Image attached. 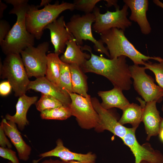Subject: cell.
<instances>
[{
	"instance_id": "cell-39",
	"label": "cell",
	"mask_w": 163,
	"mask_h": 163,
	"mask_svg": "<svg viewBox=\"0 0 163 163\" xmlns=\"http://www.w3.org/2000/svg\"><path fill=\"white\" fill-rule=\"evenodd\" d=\"M158 135L160 139L163 142V129L159 130Z\"/></svg>"
},
{
	"instance_id": "cell-12",
	"label": "cell",
	"mask_w": 163,
	"mask_h": 163,
	"mask_svg": "<svg viewBox=\"0 0 163 163\" xmlns=\"http://www.w3.org/2000/svg\"><path fill=\"white\" fill-rule=\"evenodd\" d=\"M91 101L100 119L99 125L95 129L99 132L107 130L122 139L131 128L126 127L121 124L109 110H106L101 107L96 97H91Z\"/></svg>"
},
{
	"instance_id": "cell-18",
	"label": "cell",
	"mask_w": 163,
	"mask_h": 163,
	"mask_svg": "<svg viewBox=\"0 0 163 163\" xmlns=\"http://www.w3.org/2000/svg\"><path fill=\"white\" fill-rule=\"evenodd\" d=\"M155 101L146 102L143 111L142 121L144 125L147 134L146 140L149 141L152 136L158 134L161 117L157 108Z\"/></svg>"
},
{
	"instance_id": "cell-44",
	"label": "cell",
	"mask_w": 163,
	"mask_h": 163,
	"mask_svg": "<svg viewBox=\"0 0 163 163\" xmlns=\"http://www.w3.org/2000/svg\"><path fill=\"white\" fill-rule=\"evenodd\" d=\"M7 163H12L11 161H9L8 162H7Z\"/></svg>"
},
{
	"instance_id": "cell-40",
	"label": "cell",
	"mask_w": 163,
	"mask_h": 163,
	"mask_svg": "<svg viewBox=\"0 0 163 163\" xmlns=\"http://www.w3.org/2000/svg\"><path fill=\"white\" fill-rule=\"evenodd\" d=\"M62 161L63 163H83L80 161L75 160L69 161Z\"/></svg>"
},
{
	"instance_id": "cell-20",
	"label": "cell",
	"mask_w": 163,
	"mask_h": 163,
	"mask_svg": "<svg viewBox=\"0 0 163 163\" xmlns=\"http://www.w3.org/2000/svg\"><path fill=\"white\" fill-rule=\"evenodd\" d=\"M120 88L114 87L110 90L98 91L97 94L102 100L100 103L101 107L107 110L114 107L123 110L130 103Z\"/></svg>"
},
{
	"instance_id": "cell-26",
	"label": "cell",
	"mask_w": 163,
	"mask_h": 163,
	"mask_svg": "<svg viewBox=\"0 0 163 163\" xmlns=\"http://www.w3.org/2000/svg\"><path fill=\"white\" fill-rule=\"evenodd\" d=\"M59 82L60 89L63 92L69 95L72 93L69 64L62 61L60 66Z\"/></svg>"
},
{
	"instance_id": "cell-15",
	"label": "cell",
	"mask_w": 163,
	"mask_h": 163,
	"mask_svg": "<svg viewBox=\"0 0 163 163\" xmlns=\"http://www.w3.org/2000/svg\"><path fill=\"white\" fill-rule=\"evenodd\" d=\"M1 123L5 133L16 149L19 159L24 161L28 160L31 148L23 139L17 124L11 121H7L5 118L3 119Z\"/></svg>"
},
{
	"instance_id": "cell-41",
	"label": "cell",
	"mask_w": 163,
	"mask_h": 163,
	"mask_svg": "<svg viewBox=\"0 0 163 163\" xmlns=\"http://www.w3.org/2000/svg\"><path fill=\"white\" fill-rule=\"evenodd\" d=\"M163 129V118H161L160 125L159 130Z\"/></svg>"
},
{
	"instance_id": "cell-4",
	"label": "cell",
	"mask_w": 163,
	"mask_h": 163,
	"mask_svg": "<svg viewBox=\"0 0 163 163\" xmlns=\"http://www.w3.org/2000/svg\"><path fill=\"white\" fill-rule=\"evenodd\" d=\"M39 6L29 5L26 14L25 22L27 31L37 40L41 37L43 30L48 24L57 18L62 12L75 9L73 3L56 1L53 4H48L42 9Z\"/></svg>"
},
{
	"instance_id": "cell-1",
	"label": "cell",
	"mask_w": 163,
	"mask_h": 163,
	"mask_svg": "<svg viewBox=\"0 0 163 163\" xmlns=\"http://www.w3.org/2000/svg\"><path fill=\"white\" fill-rule=\"evenodd\" d=\"M82 49L89 51L91 55L90 59L81 67L84 73L92 72L103 76L114 87L123 91L130 89L132 82L126 57L122 56L108 59L93 53L91 47L87 45L82 46Z\"/></svg>"
},
{
	"instance_id": "cell-35",
	"label": "cell",
	"mask_w": 163,
	"mask_h": 163,
	"mask_svg": "<svg viewBox=\"0 0 163 163\" xmlns=\"http://www.w3.org/2000/svg\"><path fill=\"white\" fill-rule=\"evenodd\" d=\"M7 5L3 3L0 0V18L2 19L3 16V13L4 11L7 8Z\"/></svg>"
},
{
	"instance_id": "cell-2",
	"label": "cell",
	"mask_w": 163,
	"mask_h": 163,
	"mask_svg": "<svg viewBox=\"0 0 163 163\" xmlns=\"http://www.w3.org/2000/svg\"><path fill=\"white\" fill-rule=\"evenodd\" d=\"M7 3L13 8L9 14L17 15L16 23L11 28L0 46L3 53L9 54H20L27 47L34 46V36L27 30L25 22L26 14L29 5L27 0H6Z\"/></svg>"
},
{
	"instance_id": "cell-16",
	"label": "cell",
	"mask_w": 163,
	"mask_h": 163,
	"mask_svg": "<svg viewBox=\"0 0 163 163\" xmlns=\"http://www.w3.org/2000/svg\"><path fill=\"white\" fill-rule=\"evenodd\" d=\"M32 89L42 94L51 96L61 102L64 106L69 107L71 101L69 95L49 81L45 76L36 78L30 81L28 90Z\"/></svg>"
},
{
	"instance_id": "cell-30",
	"label": "cell",
	"mask_w": 163,
	"mask_h": 163,
	"mask_svg": "<svg viewBox=\"0 0 163 163\" xmlns=\"http://www.w3.org/2000/svg\"><path fill=\"white\" fill-rule=\"evenodd\" d=\"M0 156L3 158L9 160L12 163H20L16 152L11 149L0 147Z\"/></svg>"
},
{
	"instance_id": "cell-3",
	"label": "cell",
	"mask_w": 163,
	"mask_h": 163,
	"mask_svg": "<svg viewBox=\"0 0 163 163\" xmlns=\"http://www.w3.org/2000/svg\"><path fill=\"white\" fill-rule=\"evenodd\" d=\"M100 40L107 45L110 59L121 56L128 57L134 64L144 65L145 62L150 59L160 61V57L145 56L139 51L127 39L124 31L117 28H113L100 34Z\"/></svg>"
},
{
	"instance_id": "cell-8",
	"label": "cell",
	"mask_w": 163,
	"mask_h": 163,
	"mask_svg": "<svg viewBox=\"0 0 163 163\" xmlns=\"http://www.w3.org/2000/svg\"><path fill=\"white\" fill-rule=\"evenodd\" d=\"M71 102L69 108L72 116H75L79 126L82 128L95 129L100 121L99 116L94 108L91 97H86L72 93L69 94Z\"/></svg>"
},
{
	"instance_id": "cell-45",
	"label": "cell",
	"mask_w": 163,
	"mask_h": 163,
	"mask_svg": "<svg viewBox=\"0 0 163 163\" xmlns=\"http://www.w3.org/2000/svg\"><path fill=\"white\" fill-rule=\"evenodd\" d=\"M62 161V163H63V161Z\"/></svg>"
},
{
	"instance_id": "cell-9",
	"label": "cell",
	"mask_w": 163,
	"mask_h": 163,
	"mask_svg": "<svg viewBox=\"0 0 163 163\" xmlns=\"http://www.w3.org/2000/svg\"><path fill=\"white\" fill-rule=\"evenodd\" d=\"M49 48V43L44 42L36 47L30 46L21 51L20 54L29 78L45 76L47 61L46 53Z\"/></svg>"
},
{
	"instance_id": "cell-34",
	"label": "cell",
	"mask_w": 163,
	"mask_h": 163,
	"mask_svg": "<svg viewBox=\"0 0 163 163\" xmlns=\"http://www.w3.org/2000/svg\"><path fill=\"white\" fill-rule=\"evenodd\" d=\"M107 2V7H109L113 5L114 6L116 9L119 8V6L117 5V0H104Z\"/></svg>"
},
{
	"instance_id": "cell-37",
	"label": "cell",
	"mask_w": 163,
	"mask_h": 163,
	"mask_svg": "<svg viewBox=\"0 0 163 163\" xmlns=\"http://www.w3.org/2000/svg\"><path fill=\"white\" fill-rule=\"evenodd\" d=\"M153 1L154 3L156 5L163 9V3L159 0H154Z\"/></svg>"
},
{
	"instance_id": "cell-17",
	"label": "cell",
	"mask_w": 163,
	"mask_h": 163,
	"mask_svg": "<svg viewBox=\"0 0 163 163\" xmlns=\"http://www.w3.org/2000/svg\"><path fill=\"white\" fill-rule=\"evenodd\" d=\"M123 1L131 10L129 19L137 23L142 34H149L151 28L146 15L148 9V0H124Z\"/></svg>"
},
{
	"instance_id": "cell-21",
	"label": "cell",
	"mask_w": 163,
	"mask_h": 163,
	"mask_svg": "<svg viewBox=\"0 0 163 163\" xmlns=\"http://www.w3.org/2000/svg\"><path fill=\"white\" fill-rule=\"evenodd\" d=\"M66 44V50L60 58L62 62L69 64H76L81 67L90 59L91 55L83 52L82 46L77 44L73 37L67 41Z\"/></svg>"
},
{
	"instance_id": "cell-33",
	"label": "cell",
	"mask_w": 163,
	"mask_h": 163,
	"mask_svg": "<svg viewBox=\"0 0 163 163\" xmlns=\"http://www.w3.org/2000/svg\"><path fill=\"white\" fill-rule=\"evenodd\" d=\"M12 89V86L8 81L2 82L0 84V94L3 96L8 95Z\"/></svg>"
},
{
	"instance_id": "cell-28",
	"label": "cell",
	"mask_w": 163,
	"mask_h": 163,
	"mask_svg": "<svg viewBox=\"0 0 163 163\" xmlns=\"http://www.w3.org/2000/svg\"><path fill=\"white\" fill-rule=\"evenodd\" d=\"M159 63H153L149 61L145 62L143 65L146 69L151 71L155 76L156 82L163 89V59Z\"/></svg>"
},
{
	"instance_id": "cell-31",
	"label": "cell",
	"mask_w": 163,
	"mask_h": 163,
	"mask_svg": "<svg viewBox=\"0 0 163 163\" xmlns=\"http://www.w3.org/2000/svg\"><path fill=\"white\" fill-rule=\"evenodd\" d=\"M10 28V25L7 21L3 20L0 21V44L5 38Z\"/></svg>"
},
{
	"instance_id": "cell-6",
	"label": "cell",
	"mask_w": 163,
	"mask_h": 163,
	"mask_svg": "<svg viewBox=\"0 0 163 163\" xmlns=\"http://www.w3.org/2000/svg\"><path fill=\"white\" fill-rule=\"evenodd\" d=\"M95 18L93 13L82 15L74 14L66 24V28L72 34L78 45H83V40H89L94 43L96 51L105 54L110 58V55L106 47L100 40H97L92 34L91 25L95 21Z\"/></svg>"
},
{
	"instance_id": "cell-29",
	"label": "cell",
	"mask_w": 163,
	"mask_h": 163,
	"mask_svg": "<svg viewBox=\"0 0 163 163\" xmlns=\"http://www.w3.org/2000/svg\"><path fill=\"white\" fill-rule=\"evenodd\" d=\"M101 0H75L73 4L75 9L88 14L93 12L96 4Z\"/></svg>"
},
{
	"instance_id": "cell-42",
	"label": "cell",
	"mask_w": 163,
	"mask_h": 163,
	"mask_svg": "<svg viewBox=\"0 0 163 163\" xmlns=\"http://www.w3.org/2000/svg\"><path fill=\"white\" fill-rule=\"evenodd\" d=\"M140 163H149L145 161H141Z\"/></svg>"
},
{
	"instance_id": "cell-24",
	"label": "cell",
	"mask_w": 163,
	"mask_h": 163,
	"mask_svg": "<svg viewBox=\"0 0 163 163\" xmlns=\"http://www.w3.org/2000/svg\"><path fill=\"white\" fill-rule=\"evenodd\" d=\"M47 67L45 77L54 85L60 88V66L61 62L59 55L54 53L47 55Z\"/></svg>"
},
{
	"instance_id": "cell-7",
	"label": "cell",
	"mask_w": 163,
	"mask_h": 163,
	"mask_svg": "<svg viewBox=\"0 0 163 163\" xmlns=\"http://www.w3.org/2000/svg\"><path fill=\"white\" fill-rule=\"evenodd\" d=\"M129 68L134 89L145 101L160 103L163 99V89L155 84L153 78L146 73L145 67L134 64Z\"/></svg>"
},
{
	"instance_id": "cell-14",
	"label": "cell",
	"mask_w": 163,
	"mask_h": 163,
	"mask_svg": "<svg viewBox=\"0 0 163 163\" xmlns=\"http://www.w3.org/2000/svg\"><path fill=\"white\" fill-rule=\"evenodd\" d=\"M66 25L64 17L62 16L48 24L45 28L50 30L54 53L59 55L63 53L66 43L73 37L66 29Z\"/></svg>"
},
{
	"instance_id": "cell-10",
	"label": "cell",
	"mask_w": 163,
	"mask_h": 163,
	"mask_svg": "<svg viewBox=\"0 0 163 163\" xmlns=\"http://www.w3.org/2000/svg\"><path fill=\"white\" fill-rule=\"evenodd\" d=\"M129 7L126 4L121 9H116L115 11H107L101 14L99 8L96 6L93 13L95 16V21L92 26L93 30L99 34L113 28H117L124 31L132 25V22L127 16Z\"/></svg>"
},
{
	"instance_id": "cell-13",
	"label": "cell",
	"mask_w": 163,
	"mask_h": 163,
	"mask_svg": "<svg viewBox=\"0 0 163 163\" xmlns=\"http://www.w3.org/2000/svg\"><path fill=\"white\" fill-rule=\"evenodd\" d=\"M56 145L54 149L39 155L40 158L34 160V163H37L42 159L49 157L59 158L62 161H68L75 160L83 163H95L96 157L95 155L89 152L86 154H82L73 152L65 147L61 139H59L56 142Z\"/></svg>"
},
{
	"instance_id": "cell-19",
	"label": "cell",
	"mask_w": 163,
	"mask_h": 163,
	"mask_svg": "<svg viewBox=\"0 0 163 163\" xmlns=\"http://www.w3.org/2000/svg\"><path fill=\"white\" fill-rule=\"evenodd\" d=\"M37 99V96L29 97L25 94L20 96L16 105L15 113L13 116L7 114L5 119L16 124L18 129L22 131L29 123L27 118L28 110L32 105L36 104Z\"/></svg>"
},
{
	"instance_id": "cell-25",
	"label": "cell",
	"mask_w": 163,
	"mask_h": 163,
	"mask_svg": "<svg viewBox=\"0 0 163 163\" xmlns=\"http://www.w3.org/2000/svg\"><path fill=\"white\" fill-rule=\"evenodd\" d=\"M40 113L41 119L45 120H65L72 116L69 108L64 106L46 110Z\"/></svg>"
},
{
	"instance_id": "cell-5",
	"label": "cell",
	"mask_w": 163,
	"mask_h": 163,
	"mask_svg": "<svg viewBox=\"0 0 163 163\" xmlns=\"http://www.w3.org/2000/svg\"><path fill=\"white\" fill-rule=\"evenodd\" d=\"M0 74L1 78L10 83L15 96L25 94L30 81L20 54L6 55L3 63L0 62Z\"/></svg>"
},
{
	"instance_id": "cell-38",
	"label": "cell",
	"mask_w": 163,
	"mask_h": 163,
	"mask_svg": "<svg viewBox=\"0 0 163 163\" xmlns=\"http://www.w3.org/2000/svg\"><path fill=\"white\" fill-rule=\"evenodd\" d=\"M50 0H42L40 4L39 5V7L44 6L48 5L51 2Z\"/></svg>"
},
{
	"instance_id": "cell-36",
	"label": "cell",
	"mask_w": 163,
	"mask_h": 163,
	"mask_svg": "<svg viewBox=\"0 0 163 163\" xmlns=\"http://www.w3.org/2000/svg\"><path fill=\"white\" fill-rule=\"evenodd\" d=\"M40 163H62V161L58 160H53L51 158L45 160Z\"/></svg>"
},
{
	"instance_id": "cell-43",
	"label": "cell",
	"mask_w": 163,
	"mask_h": 163,
	"mask_svg": "<svg viewBox=\"0 0 163 163\" xmlns=\"http://www.w3.org/2000/svg\"><path fill=\"white\" fill-rule=\"evenodd\" d=\"M161 110L163 112V105H162V106L161 107Z\"/></svg>"
},
{
	"instance_id": "cell-23",
	"label": "cell",
	"mask_w": 163,
	"mask_h": 163,
	"mask_svg": "<svg viewBox=\"0 0 163 163\" xmlns=\"http://www.w3.org/2000/svg\"><path fill=\"white\" fill-rule=\"evenodd\" d=\"M122 115L118 121L122 125L129 123L137 129L142 122L143 108L134 103H129L122 110Z\"/></svg>"
},
{
	"instance_id": "cell-11",
	"label": "cell",
	"mask_w": 163,
	"mask_h": 163,
	"mask_svg": "<svg viewBox=\"0 0 163 163\" xmlns=\"http://www.w3.org/2000/svg\"><path fill=\"white\" fill-rule=\"evenodd\" d=\"M136 129L131 128L122 139L134 155L135 163H140L142 161L149 163H163V155L160 151L154 149L148 143L142 145L139 143L135 136Z\"/></svg>"
},
{
	"instance_id": "cell-22",
	"label": "cell",
	"mask_w": 163,
	"mask_h": 163,
	"mask_svg": "<svg viewBox=\"0 0 163 163\" xmlns=\"http://www.w3.org/2000/svg\"><path fill=\"white\" fill-rule=\"evenodd\" d=\"M71 77L72 93L86 97L88 86L87 77L80 66L75 64H69Z\"/></svg>"
},
{
	"instance_id": "cell-27",
	"label": "cell",
	"mask_w": 163,
	"mask_h": 163,
	"mask_svg": "<svg viewBox=\"0 0 163 163\" xmlns=\"http://www.w3.org/2000/svg\"><path fill=\"white\" fill-rule=\"evenodd\" d=\"M35 105L37 109L40 112L46 110L63 106L61 102L55 97L43 94H42L41 97Z\"/></svg>"
},
{
	"instance_id": "cell-32",
	"label": "cell",
	"mask_w": 163,
	"mask_h": 163,
	"mask_svg": "<svg viewBox=\"0 0 163 163\" xmlns=\"http://www.w3.org/2000/svg\"><path fill=\"white\" fill-rule=\"evenodd\" d=\"M0 145L1 147L11 149L12 147L11 143L6 137L2 125L1 123L0 126Z\"/></svg>"
}]
</instances>
